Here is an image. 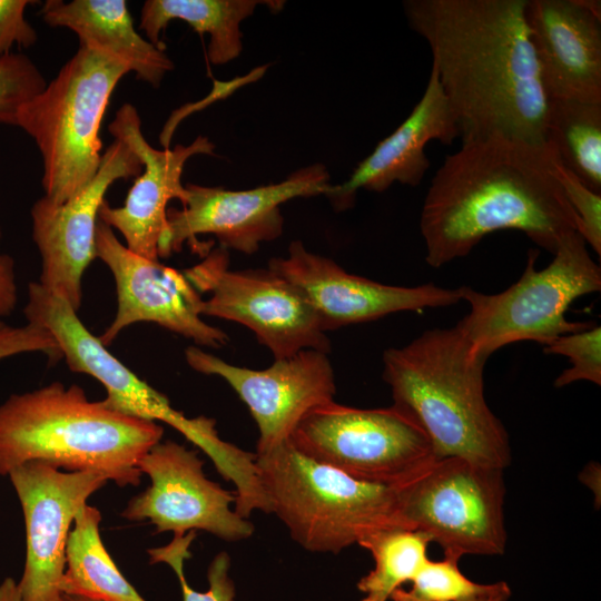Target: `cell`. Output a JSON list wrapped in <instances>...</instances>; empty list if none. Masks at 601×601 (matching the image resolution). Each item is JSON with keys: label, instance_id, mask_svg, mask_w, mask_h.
<instances>
[{"label": "cell", "instance_id": "836d02e7", "mask_svg": "<svg viewBox=\"0 0 601 601\" xmlns=\"http://www.w3.org/2000/svg\"><path fill=\"white\" fill-rule=\"evenodd\" d=\"M2 231L0 228V244ZM18 303V286L14 259L0 249V317L9 316Z\"/></svg>", "mask_w": 601, "mask_h": 601}, {"label": "cell", "instance_id": "4dcf8cb0", "mask_svg": "<svg viewBox=\"0 0 601 601\" xmlns=\"http://www.w3.org/2000/svg\"><path fill=\"white\" fill-rule=\"evenodd\" d=\"M555 176L579 219V234L601 255V193H595L565 169L556 159Z\"/></svg>", "mask_w": 601, "mask_h": 601}, {"label": "cell", "instance_id": "d6986e66", "mask_svg": "<svg viewBox=\"0 0 601 601\" xmlns=\"http://www.w3.org/2000/svg\"><path fill=\"white\" fill-rule=\"evenodd\" d=\"M115 139L125 142L141 160L142 170L129 189L121 207L107 200L99 209V219L117 229L131 252L158 260V243L167 223V205L178 199L184 206L187 189L181 183L184 167L196 155H214L215 145L199 136L190 145L156 149L144 137L137 109L122 105L108 126Z\"/></svg>", "mask_w": 601, "mask_h": 601}, {"label": "cell", "instance_id": "f546056e", "mask_svg": "<svg viewBox=\"0 0 601 601\" xmlns=\"http://www.w3.org/2000/svg\"><path fill=\"white\" fill-rule=\"evenodd\" d=\"M46 85L42 73L28 56L11 52L0 57V124L16 126L20 108Z\"/></svg>", "mask_w": 601, "mask_h": 601}, {"label": "cell", "instance_id": "f1b7e54d", "mask_svg": "<svg viewBox=\"0 0 601 601\" xmlns=\"http://www.w3.org/2000/svg\"><path fill=\"white\" fill-rule=\"evenodd\" d=\"M546 354L563 355L571 367L564 370L555 380V387H563L577 381L601 384V327L561 335L544 346Z\"/></svg>", "mask_w": 601, "mask_h": 601}, {"label": "cell", "instance_id": "4316f807", "mask_svg": "<svg viewBox=\"0 0 601 601\" xmlns=\"http://www.w3.org/2000/svg\"><path fill=\"white\" fill-rule=\"evenodd\" d=\"M196 535V531L174 535L168 544L148 549L149 563H165L171 568L179 581L183 601H234L236 587L230 577L231 561L225 551L217 553L208 566L207 591H196L188 584L184 566L186 560L191 558L189 549Z\"/></svg>", "mask_w": 601, "mask_h": 601}, {"label": "cell", "instance_id": "d4e9b609", "mask_svg": "<svg viewBox=\"0 0 601 601\" xmlns=\"http://www.w3.org/2000/svg\"><path fill=\"white\" fill-rule=\"evenodd\" d=\"M546 142L565 169L601 193V104L551 100Z\"/></svg>", "mask_w": 601, "mask_h": 601}, {"label": "cell", "instance_id": "d6a6232c", "mask_svg": "<svg viewBox=\"0 0 601 601\" xmlns=\"http://www.w3.org/2000/svg\"><path fill=\"white\" fill-rule=\"evenodd\" d=\"M30 0H0V57L11 53L12 47L29 48L38 39L35 28L24 17Z\"/></svg>", "mask_w": 601, "mask_h": 601}, {"label": "cell", "instance_id": "7a4b0ae2", "mask_svg": "<svg viewBox=\"0 0 601 601\" xmlns=\"http://www.w3.org/2000/svg\"><path fill=\"white\" fill-rule=\"evenodd\" d=\"M554 161L549 145L496 136L462 140L445 157L424 199L420 229L426 263L439 268L503 229L520 230L553 254L579 230Z\"/></svg>", "mask_w": 601, "mask_h": 601}, {"label": "cell", "instance_id": "8992f818", "mask_svg": "<svg viewBox=\"0 0 601 601\" xmlns=\"http://www.w3.org/2000/svg\"><path fill=\"white\" fill-rule=\"evenodd\" d=\"M128 72L124 63L80 47L20 108L16 126L38 146L43 196L50 201H68L96 176L102 158L101 121L114 89Z\"/></svg>", "mask_w": 601, "mask_h": 601}, {"label": "cell", "instance_id": "ac0fdd59", "mask_svg": "<svg viewBox=\"0 0 601 601\" xmlns=\"http://www.w3.org/2000/svg\"><path fill=\"white\" fill-rule=\"evenodd\" d=\"M268 268L300 292L325 333L397 312L446 307L463 300V286L443 288L430 283L404 287L351 274L333 259L308 252L300 240L289 244L286 257L272 258Z\"/></svg>", "mask_w": 601, "mask_h": 601}, {"label": "cell", "instance_id": "30bf717a", "mask_svg": "<svg viewBox=\"0 0 601 601\" xmlns=\"http://www.w3.org/2000/svg\"><path fill=\"white\" fill-rule=\"evenodd\" d=\"M23 314L27 323L52 335L72 372L87 374L105 387L107 396L104 402L109 407L171 426L199 447L215 467L230 463L235 446L219 437L214 418L204 415L187 417L174 408L166 395L115 357L65 299L49 293L38 282H30Z\"/></svg>", "mask_w": 601, "mask_h": 601}, {"label": "cell", "instance_id": "4fadbf2b", "mask_svg": "<svg viewBox=\"0 0 601 601\" xmlns=\"http://www.w3.org/2000/svg\"><path fill=\"white\" fill-rule=\"evenodd\" d=\"M204 464L197 451L171 440L160 441L138 464L150 485L129 500L120 516L148 521L156 534L200 530L227 542L250 538L255 526L236 513L235 492L209 480Z\"/></svg>", "mask_w": 601, "mask_h": 601}, {"label": "cell", "instance_id": "5bb4252c", "mask_svg": "<svg viewBox=\"0 0 601 601\" xmlns=\"http://www.w3.org/2000/svg\"><path fill=\"white\" fill-rule=\"evenodd\" d=\"M185 358L194 371L223 378L246 404L259 434L256 454L288 441L309 411L336 394L331 361L317 349L274 359L264 370L229 364L195 345L186 348Z\"/></svg>", "mask_w": 601, "mask_h": 601}, {"label": "cell", "instance_id": "1f68e13d", "mask_svg": "<svg viewBox=\"0 0 601 601\" xmlns=\"http://www.w3.org/2000/svg\"><path fill=\"white\" fill-rule=\"evenodd\" d=\"M26 353H42L51 363L62 358L56 339L47 329L29 323L11 325L0 317V361Z\"/></svg>", "mask_w": 601, "mask_h": 601}, {"label": "cell", "instance_id": "277c9868", "mask_svg": "<svg viewBox=\"0 0 601 601\" xmlns=\"http://www.w3.org/2000/svg\"><path fill=\"white\" fill-rule=\"evenodd\" d=\"M482 356L456 326L425 331L383 354L393 405L430 439L436 459L461 457L504 470L508 432L484 396Z\"/></svg>", "mask_w": 601, "mask_h": 601}, {"label": "cell", "instance_id": "83f0119b", "mask_svg": "<svg viewBox=\"0 0 601 601\" xmlns=\"http://www.w3.org/2000/svg\"><path fill=\"white\" fill-rule=\"evenodd\" d=\"M490 584H480L465 577L459 569V560L444 556L441 561L428 560L412 581L411 590H395L391 598L407 601H466L485 591Z\"/></svg>", "mask_w": 601, "mask_h": 601}, {"label": "cell", "instance_id": "e0dca14e", "mask_svg": "<svg viewBox=\"0 0 601 601\" xmlns=\"http://www.w3.org/2000/svg\"><path fill=\"white\" fill-rule=\"evenodd\" d=\"M140 158L122 141L102 154L93 179L75 197L55 204L45 196L31 207L32 239L41 257L39 284L78 311L82 277L96 258V228L108 188L118 179L137 177Z\"/></svg>", "mask_w": 601, "mask_h": 601}, {"label": "cell", "instance_id": "3957f363", "mask_svg": "<svg viewBox=\"0 0 601 601\" xmlns=\"http://www.w3.org/2000/svg\"><path fill=\"white\" fill-rule=\"evenodd\" d=\"M162 434L157 422L90 401L79 385L55 381L0 404V475L40 461L68 472H97L120 487L137 486L138 464Z\"/></svg>", "mask_w": 601, "mask_h": 601}, {"label": "cell", "instance_id": "ffe728a7", "mask_svg": "<svg viewBox=\"0 0 601 601\" xmlns=\"http://www.w3.org/2000/svg\"><path fill=\"white\" fill-rule=\"evenodd\" d=\"M601 4L528 0L525 18L549 100L601 104Z\"/></svg>", "mask_w": 601, "mask_h": 601}, {"label": "cell", "instance_id": "52a82bcc", "mask_svg": "<svg viewBox=\"0 0 601 601\" xmlns=\"http://www.w3.org/2000/svg\"><path fill=\"white\" fill-rule=\"evenodd\" d=\"M543 269L535 268L530 250L520 279L499 294H483L463 286L470 312L455 326L477 353L489 358L499 348L520 341L544 346L556 337L590 327L565 317L579 297L601 289L600 266L578 233L565 237Z\"/></svg>", "mask_w": 601, "mask_h": 601}, {"label": "cell", "instance_id": "6da1fadb", "mask_svg": "<svg viewBox=\"0 0 601 601\" xmlns=\"http://www.w3.org/2000/svg\"><path fill=\"white\" fill-rule=\"evenodd\" d=\"M528 0H407L432 52L462 140L503 137L546 147L550 100L525 18Z\"/></svg>", "mask_w": 601, "mask_h": 601}, {"label": "cell", "instance_id": "44dd1931", "mask_svg": "<svg viewBox=\"0 0 601 601\" xmlns=\"http://www.w3.org/2000/svg\"><path fill=\"white\" fill-rule=\"evenodd\" d=\"M457 137L456 122L432 67L425 91L408 117L378 142L346 181L331 185L325 196L335 210H345L354 205L361 188L383 193L396 181L417 186L430 167L424 151L427 142L449 145Z\"/></svg>", "mask_w": 601, "mask_h": 601}, {"label": "cell", "instance_id": "8fae6325", "mask_svg": "<svg viewBox=\"0 0 601 601\" xmlns=\"http://www.w3.org/2000/svg\"><path fill=\"white\" fill-rule=\"evenodd\" d=\"M184 275L200 294V315L238 323L249 328L274 359L303 349L328 354L331 341L300 292L284 277L267 269L235 270L228 249L208 250Z\"/></svg>", "mask_w": 601, "mask_h": 601}, {"label": "cell", "instance_id": "2e32d148", "mask_svg": "<svg viewBox=\"0 0 601 601\" xmlns=\"http://www.w3.org/2000/svg\"><path fill=\"white\" fill-rule=\"evenodd\" d=\"M96 257L111 272L117 293L115 318L98 336L106 347L126 327L140 322L155 323L199 346L219 348L228 343L226 332L203 319V298L183 272L131 252L100 219Z\"/></svg>", "mask_w": 601, "mask_h": 601}, {"label": "cell", "instance_id": "9c48e42d", "mask_svg": "<svg viewBox=\"0 0 601 601\" xmlns=\"http://www.w3.org/2000/svg\"><path fill=\"white\" fill-rule=\"evenodd\" d=\"M289 441L306 456L353 479L391 487L437 460L425 432L393 404L358 408L334 400L309 411Z\"/></svg>", "mask_w": 601, "mask_h": 601}, {"label": "cell", "instance_id": "7402d4cb", "mask_svg": "<svg viewBox=\"0 0 601 601\" xmlns=\"http://www.w3.org/2000/svg\"><path fill=\"white\" fill-rule=\"evenodd\" d=\"M39 13L47 24L73 31L80 47L124 63L155 88L174 69L165 51L135 29L124 0H47Z\"/></svg>", "mask_w": 601, "mask_h": 601}, {"label": "cell", "instance_id": "d590c367", "mask_svg": "<svg viewBox=\"0 0 601 601\" xmlns=\"http://www.w3.org/2000/svg\"><path fill=\"white\" fill-rule=\"evenodd\" d=\"M0 601H21L17 581L10 577L0 583Z\"/></svg>", "mask_w": 601, "mask_h": 601}, {"label": "cell", "instance_id": "cb8c5ba5", "mask_svg": "<svg viewBox=\"0 0 601 601\" xmlns=\"http://www.w3.org/2000/svg\"><path fill=\"white\" fill-rule=\"evenodd\" d=\"M100 511L85 504L77 512L66 544L61 594L96 601H146L120 572L99 531Z\"/></svg>", "mask_w": 601, "mask_h": 601}, {"label": "cell", "instance_id": "ba28073f", "mask_svg": "<svg viewBox=\"0 0 601 601\" xmlns=\"http://www.w3.org/2000/svg\"><path fill=\"white\" fill-rule=\"evenodd\" d=\"M503 471L455 456L435 460L395 487L403 526L427 535L447 558L504 553Z\"/></svg>", "mask_w": 601, "mask_h": 601}, {"label": "cell", "instance_id": "7c38bea8", "mask_svg": "<svg viewBox=\"0 0 601 601\" xmlns=\"http://www.w3.org/2000/svg\"><path fill=\"white\" fill-rule=\"evenodd\" d=\"M186 204L167 209L166 227L158 243L159 257L181 250L184 243L204 248L198 235L215 236L220 247L252 255L264 242L278 238L284 230L280 205L297 197L325 195L329 174L322 164L292 173L278 184L247 190L185 185Z\"/></svg>", "mask_w": 601, "mask_h": 601}, {"label": "cell", "instance_id": "5b68a950", "mask_svg": "<svg viewBox=\"0 0 601 601\" xmlns=\"http://www.w3.org/2000/svg\"><path fill=\"white\" fill-rule=\"evenodd\" d=\"M256 464L272 513L308 552L337 554L372 532L404 528L395 487L353 479L289 440L256 454Z\"/></svg>", "mask_w": 601, "mask_h": 601}, {"label": "cell", "instance_id": "e575fe53", "mask_svg": "<svg viewBox=\"0 0 601 601\" xmlns=\"http://www.w3.org/2000/svg\"><path fill=\"white\" fill-rule=\"evenodd\" d=\"M511 597V590L508 583L504 581L491 583L487 591L484 593L466 600V601H508ZM391 601H407L398 598H391Z\"/></svg>", "mask_w": 601, "mask_h": 601}, {"label": "cell", "instance_id": "603a6c76", "mask_svg": "<svg viewBox=\"0 0 601 601\" xmlns=\"http://www.w3.org/2000/svg\"><path fill=\"white\" fill-rule=\"evenodd\" d=\"M265 1L257 0H147L139 28L158 49H166L160 33L174 19L189 24L199 35H209L208 59L224 65L237 58L243 49L240 23Z\"/></svg>", "mask_w": 601, "mask_h": 601}, {"label": "cell", "instance_id": "9a60e30c", "mask_svg": "<svg viewBox=\"0 0 601 601\" xmlns=\"http://www.w3.org/2000/svg\"><path fill=\"white\" fill-rule=\"evenodd\" d=\"M8 477L21 505L26 528V559L17 582L21 601H58L66 565V544L77 512L106 485L97 472L61 471L31 461Z\"/></svg>", "mask_w": 601, "mask_h": 601}, {"label": "cell", "instance_id": "484cf974", "mask_svg": "<svg viewBox=\"0 0 601 601\" xmlns=\"http://www.w3.org/2000/svg\"><path fill=\"white\" fill-rule=\"evenodd\" d=\"M430 538L422 532L402 526L377 530L357 544L367 550L374 568L357 582L364 593L361 601H388L404 583L412 582L430 560Z\"/></svg>", "mask_w": 601, "mask_h": 601}, {"label": "cell", "instance_id": "8d00e7d4", "mask_svg": "<svg viewBox=\"0 0 601 601\" xmlns=\"http://www.w3.org/2000/svg\"><path fill=\"white\" fill-rule=\"evenodd\" d=\"M58 601H96L88 598L79 597V595H71V594H65L62 593Z\"/></svg>", "mask_w": 601, "mask_h": 601}]
</instances>
